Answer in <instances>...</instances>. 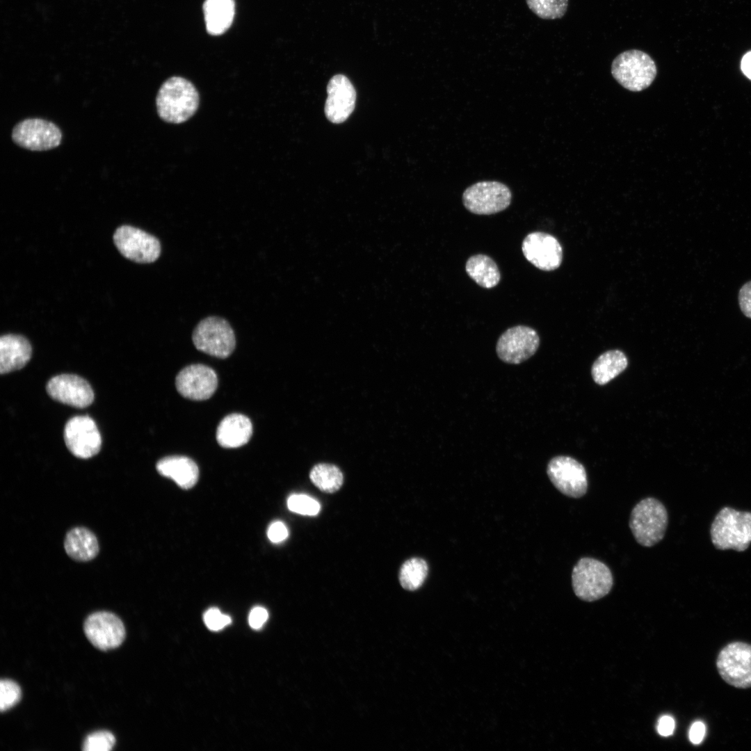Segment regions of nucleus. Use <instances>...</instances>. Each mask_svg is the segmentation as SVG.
I'll return each instance as SVG.
<instances>
[{"instance_id": "16", "label": "nucleus", "mask_w": 751, "mask_h": 751, "mask_svg": "<svg viewBox=\"0 0 751 751\" xmlns=\"http://www.w3.org/2000/svg\"><path fill=\"white\" fill-rule=\"evenodd\" d=\"M177 391L193 401L209 398L216 391L218 378L213 369L202 364H191L181 369L175 379Z\"/></svg>"}, {"instance_id": "37", "label": "nucleus", "mask_w": 751, "mask_h": 751, "mask_svg": "<svg viewBox=\"0 0 751 751\" xmlns=\"http://www.w3.org/2000/svg\"><path fill=\"white\" fill-rule=\"evenodd\" d=\"M675 727L674 719L670 716H663L659 720L657 731L660 735L668 736L672 734Z\"/></svg>"}, {"instance_id": "4", "label": "nucleus", "mask_w": 751, "mask_h": 751, "mask_svg": "<svg viewBox=\"0 0 751 751\" xmlns=\"http://www.w3.org/2000/svg\"><path fill=\"white\" fill-rule=\"evenodd\" d=\"M611 74L624 88L639 92L652 83L657 74V67L648 54L639 49H630L620 53L614 58L611 64Z\"/></svg>"}, {"instance_id": "23", "label": "nucleus", "mask_w": 751, "mask_h": 751, "mask_svg": "<svg viewBox=\"0 0 751 751\" xmlns=\"http://www.w3.org/2000/svg\"><path fill=\"white\" fill-rule=\"evenodd\" d=\"M234 0H205L203 11L207 32L213 35L225 33L234 16Z\"/></svg>"}, {"instance_id": "32", "label": "nucleus", "mask_w": 751, "mask_h": 751, "mask_svg": "<svg viewBox=\"0 0 751 751\" xmlns=\"http://www.w3.org/2000/svg\"><path fill=\"white\" fill-rule=\"evenodd\" d=\"M207 627L212 631H218L231 623L229 616L223 614L217 608H211L204 615Z\"/></svg>"}, {"instance_id": "33", "label": "nucleus", "mask_w": 751, "mask_h": 751, "mask_svg": "<svg viewBox=\"0 0 751 751\" xmlns=\"http://www.w3.org/2000/svg\"><path fill=\"white\" fill-rule=\"evenodd\" d=\"M738 303L744 315L751 318V281L743 284L740 289Z\"/></svg>"}, {"instance_id": "8", "label": "nucleus", "mask_w": 751, "mask_h": 751, "mask_svg": "<svg viewBox=\"0 0 751 751\" xmlns=\"http://www.w3.org/2000/svg\"><path fill=\"white\" fill-rule=\"evenodd\" d=\"M716 666L728 684L738 688L751 687V645L733 642L718 654Z\"/></svg>"}, {"instance_id": "13", "label": "nucleus", "mask_w": 751, "mask_h": 751, "mask_svg": "<svg viewBox=\"0 0 751 751\" xmlns=\"http://www.w3.org/2000/svg\"><path fill=\"white\" fill-rule=\"evenodd\" d=\"M64 440L70 451L79 458H91L101 449L100 433L94 420L88 416L71 418L64 428Z\"/></svg>"}, {"instance_id": "36", "label": "nucleus", "mask_w": 751, "mask_h": 751, "mask_svg": "<svg viewBox=\"0 0 751 751\" xmlns=\"http://www.w3.org/2000/svg\"><path fill=\"white\" fill-rule=\"evenodd\" d=\"M705 734V725L701 721H696L691 726L688 733L689 740L693 744H700L703 741Z\"/></svg>"}, {"instance_id": "3", "label": "nucleus", "mask_w": 751, "mask_h": 751, "mask_svg": "<svg viewBox=\"0 0 751 751\" xmlns=\"http://www.w3.org/2000/svg\"><path fill=\"white\" fill-rule=\"evenodd\" d=\"M711 536L718 549L745 551L751 542V512L722 508L712 522Z\"/></svg>"}, {"instance_id": "22", "label": "nucleus", "mask_w": 751, "mask_h": 751, "mask_svg": "<svg viewBox=\"0 0 751 751\" xmlns=\"http://www.w3.org/2000/svg\"><path fill=\"white\" fill-rule=\"evenodd\" d=\"M64 547L67 554L77 561L90 560L99 552L96 536L83 527L74 528L67 533Z\"/></svg>"}, {"instance_id": "6", "label": "nucleus", "mask_w": 751, "mask_h": 751, "mask_svg": "<svg viewBox=\"0 0 751 751\" xmlns=\"http://www.w3.org/2000/svg\"><path fill=\"white\" fill-rule=\"evenodd\" d=\"M192 339L198 350L223 359L229 357L236 346L232 326L225 318L218 316L202 319L195 328Z\"/></svg>"}, {"instance_id": "2", "label": "nucleus", "mask_w": 751, "mask_h": 751, "mask_svg": "<svg viewBox=\"0 0 751 751\" xmlns=\"http://www.w3.org/2000/svg\"><path fill=\"white\" fill-rule=\"evenodd\" d=\"M668 522V512L658 499L647 497L633 508L629 517V527L636 542L641 546L651 547L664 537Z\"/></svg>"}, {"instance_id": "26", "label": "nucleus", "mask_w": 751, "mask_h": 751, "mask_svg": "<svg viewBox=\"0 0 751 751\" xmlns=\"http://www.w3.org/2000/svg\"><path fill=\"white\" fill-rule=\"evenodd\" d=\"M309 478L316 487L326 493L337 492L344 481L341 470L334 465L326 463L316 465L310 471Z\"/></svg>"}, {"instance_id": "34", "label": "nucleus", "mask_w": 751, "mask_h": 751, "mask_svg": "<svg viewBox=\"0 0 751 751\" xmlns=\"http://www.w3.org/2000/svg\"><path fill=\"white\" fill-rule=\"evenodd\" d=\"M267 534L271 542L278 543L284 540L287 538L289 533L285 524L282 522L277 521L270 525Z\"/></svg>"}, {"instance_id": "28", "label": "nucleus", "mask_w": 751, "mask_h": 751, "mask_svg": "<svg viewBox=\"0 0 751 751\" xmlns=\"http://www.w3.org/2000/svg\"><path fill=\"white\" fill-rule=\"evenodd\" d=\"M529 9L543 19L562 18L568 7V0H526Z\"/></svg>"}, {"instance_id": "30", "label": "nucleus", "mask_w": 751, "mask_h": 751, "mask_svg": "<svg viewBox=\"0 0 751 751\" xmlns=\"http://www.w3.org/2000/svg\"><path fill=\"white\" fill-rule=\"evenodd\" d=\"M115 738L108 731H97L85 738L82 750L85 751H109L114 746Z\"/></svg>"}, {"instance_id": "11", "label": "nucleus", "mask_w": 751, "mask_h": 751, "mask_svg": "<svg viewBox=\"0 0 751 751\" xmlns=\"http://www.w3.org/2000/svg\"><path fill=\"white\" fill-rule=\"evenodd\" d=\"M540 346L538 332L526 325L507 329L498 339L496 353L499 358L510 364H521L531 357Z\"/></svg>"}, {"instance_id": "38", "label": "nucleus", "mask_w": 751, "mask_h": 751, "mask_svg": "<svg viewBox=\"0 0 751 751\" xmlns=\"http://www.w3.org/2000/svg\"><path fill=\"white\" fill-rule=\"evenodd\" d=\"M741 69L743 73L751 79V51L743 56L741 61Z\"/></svg>"}, {"instance_id": "19", "label": "nucleus", "mask_w": 751, "mask_h": 751, "mask_svg": "<svg viewBox=\"0 0 751 751\" xmlns=\"http://www.w3.org/2000/svg\"><path fill=\"white\" fill-rule=\"evenodd\" d=\"M252 434L250 419L242 414L232 413L225 417L218 424L216 440L223 448H238L247 444Z\"/></svg>"}, {"instance_id": "24", "label": "nucleus", "mask_w": 751, "mask_h": 751, "mask_svg": "<svg viewBox=\"0 0 751 751\" xmlns=\"http://www.w3.org/2000/svg\"><path fill=\"white\" fill-rule=\"evenodd\" d=\"M467 275L478 285L485 289L496 286L501 280V273L496 262L489 256L482 254L470 257L465 264Z\"/></svg>"}, {"instance_id": "29", "label": "nucleus", "mask_w": 751, "mask_h": 751, "mask_svg": "<svg viewBox=\"0 0 751 751\" xmlns=\"http://www.w3.org/2000/svg\"><path fill=\"white\" fill-rule=\"evenodd\" d=\"M287 506L292 512L309 516L317 515L321 509V506L316 499L303 494L290 496L287 500Z\"/></svg>"}, {"instance_id": "25", "label": "nucleus", "mask_w": 751, "mask_h": 751, "mask_svg": "<svg viewBox=\"0 0 751 751\" xmlns=\"http://www.w3.org/2000/svg\"><path fill=\"white\" fill-rule=\"evenodd\" d=\"M627 365L628 360L623 352L611 350L599 355L595 361L591 375L597 384L604 385L621 373Z\"/></svg>"}, {"instance_id": "17", "label": "nucleus", "mask_w": 751, "mask_h": 751, "mask_svg": "<svg viewBox=\"0 0 751 751\" xmlns=\"http://www.w3.org/2000/svg\"><path fill=\"white\" fill-rule=\"evenodd\" d=\"M46 389L54 400L79 408L90 405L94 400V393L90 384L76 375L54 376L47 382Z\"/></svg>"}, {"instance_id": "21", "label": "nucleus", "mask_w": 751, "mask_h": 751, "mask_svg": "<svg viewBox=\"0 0 751 751\" xmlns=\"http://www.w3.org/2000/svg\"><path fill=\"white\" fill-rule=\"evenodd\" d=\"M156 468L161 476L172 479L183 489H189L194 486L199 477L197 465L186 456L170 455L163 458L158 461Z\"/></svg>"}, {"instance_id": "31", "label": "nucleus", "mask_w": 751, "mask_h": 751, "mask_svg": "<svg viewBox=\"0 0 751 751\" xmlns=\"http://www.w3.org/2000/svg\"><path fill=\"white\" fill-rule=\"evenodd\" d=\"M21 688L13 680L1 679L0 682V710L6 711L15 705L20 700Z\"/></svg>"}, {"instance_id": "18", "label": "nucleus", "mask_w": 751, "mask_h": 751, "mask_svg": "<svg viewBox=\"0 0 751 751\" xmlns=\"http://www.w3.org/2000/svg\"><path fill=\"white\" fill-rule=\"evenodd\" d=\"M325 114L332 122H344L353 113L356 100V92L349 79L343 74H337L329 81Z\"/></svg>"}, {"instance_id": "14", "label": "nucleus", "mask_w": 751, "mask_h": 751, "mask_svg": "<svg viewBox=\"0 0 751 751\" xmlns=\"http://www.w3.org/2000/svg\"><path fill=\"white\" fill-rule=\"evenodd\" d=\"M522 250L524 257L540 270L552 271L562 264V246L558 239L550 234L542 232L529 233L523 240Z\"/></svg>"}, {"instance_id": "5", "label": "nucleus", "mask_w": 751, "mask_h": 751, "mask_svg": "<svg viewBox=\"0 0 751 751\" xmlns=\"http://www.w3.org/2000/svg\"><path fill=\"white\" fill-rule=\"evenodd\" d=\"M613 584L610 568L603 562L589 557L579 559L573 567L572 585L581 600L593 601L609 593Z\"/></svg>"}, {"instance_id": "20", "label": "nucleus", "mask_w": 751, "mask_h": 751, "mask_svg": "<svg viewBox=\"0 0 751 751\" xmlns=\"http://www.w3.org/2000/svg\"><path fill=\"white\" fill-rule=\"evenodd\" d=\"M32 348L24 337L5 334L0 339V372L1 374L23 368L31 357Z\"/></svg>"}, {"instance_id": "27", "label": "nucleus", "mask_w": 751, "mask_h": 751, "mask_svg": "<svg viewBox=\"0 0 751 751\" xmlns=\"http://www.w3.org/2000/svg\"><path fill=\"white\" fill-rule=\"evenodd\" d=\"M428 567L426 562L420 558H412L403 563L399 571V582L401 586L407 590H415L420 588L427 577Z\"/></svg>"}, {"instance_id": "10", "label": "nucleus", "mask_w": 751, "mask_h": 751, "mask_svg": "<svg viewBox=\"0 0 751 751\" xmlns=\"http://www.w3.org/2000/svg\"><path fill=\"white\" fill-rule=\"evenodd\" d=\"M547 474L554 487L568 497L581 498L587 492L588 483L586 469L572 457H554L547 465Z\"/></svg>"}, {"instance_id": "15", "label": "nucleus", "mask_w": 751, "mask_h": 751, "mask_svg": "<svg viewBox=\"0 0 751 751\" xmlns=\"http://www.w3.org/2000/svg\"><path fill=\"white\" fill-rule=\"evenodd\" d=\"M83 629L89 641L101 650L118 647L125 638V628L122 620L110 612L92 613L85 620Z\"/></svg>"}, {"instance_id": "35", "label": "nucleus", "mask_w": 751, "mask_h": 751, "mask_svg": "<svg viewBox=\"0 0 751 751\" xmlns=\"http://www.w3.org/2000/svg\"><path fill=\"white\" fill-rule=\"evenodd\" d=\"M268 618V613L266 609L261 606H257L252 608L250 613L248 617L249 624L252 628L258 629L262 627Z\"/></svg>"}, {"instance_id": "12", "label": "nucleus", "mask_w": 751, "mask_h": 751, "mask_svg": "<svg viewBox=\"0 0 751 751\" xmlns=\"http://www.w3.org/2000/svg\"><path fill=\"white\" fill-rule=\"evenodd\" d=\"M12 139L23 148L45 151L60 145L62 132L52 122L41 118H27L14 127Z\"/></svg>"}, {"instance_id": "7", "label": "nucleus", "mask_w": 751, "mask_h": 751, "mask_svg": "<svg viewBox=\"0 0 751 751\" xmlns=\"http://www.w3.org/2000/svg\"><path fill=\"white\" fill-rule=\"evenodd\" d=\"M512 200V193L504 184L483 181L465 189L462 194L465 207L478 215H491L505 210Z\"/></svg>"}, {"instance_id": "9", "label": "nucleus", "mask_w": 751, "mask_h": 751, "mask_svg": "<svg viewBox=\"0 0 751 751\" xmlns=\"http://www.w3.org/2000/svg\"><path fill=\"white\" fill-rule=\"evenodd\" d=\"M113 241L124 257L140 264L155 261L161 252L156 237L130 225L119 227L113 234Z\"/></svg>"}, {"instance_id": "1", "label": "nucleus", "mask_w": 751, "mask_h": 751, "mask_svg": "<svg viewBox=\"0 0 751 751\" xmlns=\"http://www.w3.org/2000/svg\"><path fill=\"white\" fill-rule=\"evenodd\" d=\"M199 94L193 84L180 76L166 80L156 98L157 113L164 121L179 124L188 120L199 106Z\"/></svg>"}]
</instances>
